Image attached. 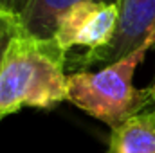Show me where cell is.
<instances>
[{
	"mask_svg": "<svg viewBox=\"0 0 155 153\" xmlns=\"http://www.w3.org/2000/svg\"><path fill=\"white\" fill-rule=\"evenodd\" d=\"M107 153H155V110L141 112L112 128Z\"/></svg>",
	"mask_w": 155,
	"mask_h": 153,
	"instance_id": "obj_6",
	"label": "cell"
},
{
	"mask_svg": "<svg viewBox=\"0 0 155 153\" xmlns=\"http://www.w3.org/2000/svg\"><path fill=\"white\" fill-rule=\"evenodd\" d=\"M65 54L54 41L22 29L11 38L0 65V119L20 108H52L67 99Z\"/></svg>",
	"mask_w": 155,
	"mask_h": 153,
	"instance_id": "obj_1",
	"label": "cell"
},
{
	"mask_svg": "<svg viewBox=\"0 0 155 153\" xmlns=\"http://www.w3.org/2000/svg\"><path fill=\"white\" fill-rule=\"evenodd\" d=\"M29 0H0V13L13 16V18H20L22 13L25 11Z\"/></svg>",
	"mask_w": 155,
	"mask_h": 153,
	"instance_id": "obj_8",
	"label": "cell"
},
{
	"mask_svg": "<svg viewBox=\"0 0 155 153\" xmlns=\"http://www.w3.org/2000/svg\"><path fill=\"white\" fill-rule=\"evenodd\" d=\"M121 20L116 38L94 63H114L139 49L148 40H155V0H121Z\"/></svg>",
	"mask_w": 155,
	"mask_h": 153,
	"instance_id": "obj_4",
	"label": "cell"
},
{
	"mask_svg": "<svg viewBox=\"0 0 155 153\" xmlns=\"http://www.w3.org/2000/svg\"><path fill=\"white\" fill-rule=\"evenodd\" d=\"M79 2L85 0H29L25 11L18 18L20 29L38 40L52 41L61 15ZM97 2H114L121 5V0H97Z\"/></svg>",
	"mask_w": 155,
	"mask_h": 153,
	"instance_id": "obj_5",
	"label": "cell"
},
{
	"mask_svg": "<svg viewBox=\"0 0 155 153\" xmlns=\"http://www.w3.org/2000/svg\"><path fill=\"white\" fill-rule=\"evenodd\" d=\"M148 90H150V96H152V99H153V103H155V77H153V83H152V86H150Z\"/></svg>",
	"mask_w": 155,
	"mask_h": 153,
	"instance_id": "obj_9",
	"label": "cell"
},
{
	"mask_svg": "<svg viewBox=\"0 0 155 153\" xmlns=\"http://www.w3.org/2000/svg\"><path fill=\"white\" fill-rule=\"evenodd\" d=\"M18 31H20V22L13 16H7V15L0 13V65H2V58L5 54V49H7L9 41Z\"/></svg>",
	"mask_w": 155,
	"mask_h": 153,
	"instance_id": "obj_7",
	"label": "cell"
},
{
	"mask_svg": "<svg viewBox=\"0 0 155 153\" xmlns=\"http://www.w3.org/2000/svg\"><path fill=\"white\" fill-rule=\"evenodd\" d=\"M119 20V4L85 0L61 15L52 41L63 54L74 47L87 49L79 61L88 65L110 47L116 38Z\"/></svg>",
	"mask_w": 155,
	"mask_h": 153,
	"instance_id": "obj_3",
	"label": "cell"
},
{
	"mask_svg": "<svg viewBox=\"0 0 155 153\" xmlns=\"http://www.w3.org/2000/svg\"><path fill=\"white\" fill-rule=\"evenodd\" d=\"M153 45L155 40H148L128 56L108 63L99 70L69 74L67 101L94 119L107 122L110 128L141 114V110L153 99L148 88L141 90L134 86V74Z\"/></svg>",
	"mask_w": 155,
	"mask_h": 153,
	"instance_id": "obj_2",
	"label": "cell"
}]
</instances>
